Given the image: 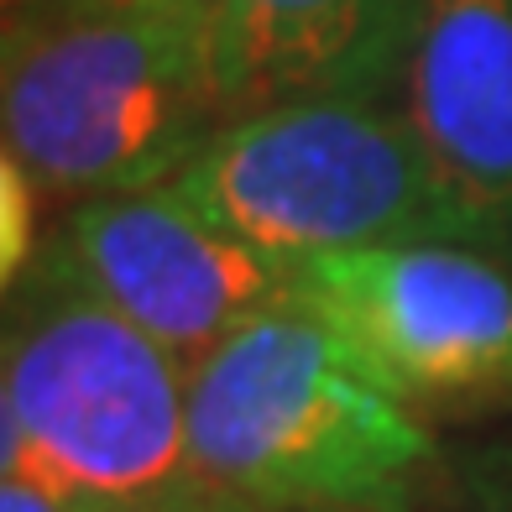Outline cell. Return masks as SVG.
<instances>
[{"label":"cell","instance_id":"cell-1","mask_svg":"<svg viewBox=\"0 0 512 512\" xmlns=\"http://www.w3.org/2000/svg\"><path fill=\"white\" fill-rule=\"evenodd\" d=\"M194 486L225 512H413L434 445L309 298H277L189 366Z\"/></svg>","mask_w":512,"mask_h":512},{"label":"cell","instance_id":"cell-2","mask_svg":"<svg viewBox=\"0 0 512 512\" xmlns=\"http://www.w3.org/2000/svg\"><path fill=\"white\" fill-rule=\"evenodd\" d=\"M0 471L95 512L199 497L189 371L37 256L6 288Z\"/></svg>","mask_w":512,"mask_h":512},{"label":"cell","instance_id":"cell-3","mask_svg":"<svg viewBox=\"0 0 512 512\" xmlns=\"http://www.w3.org/2000/svg\"><path fill=\"white\" fill-rule=\"evenodd\" d=\"M6 157L42 194L157 189L230 121L215 16L27 6L0 68Z\"/></svg>","mask_w":512,"mask_h":512},{"label":"cell","instance_id":"cell-4","mask_svg":"<svg viewBox=\"0 0 512 512\" xmlns=\"http://www.w3.org/2000/svg\"><path fill=\"white\" fill-rule=\"evenodd\" d=\"M215 225L283 262L403 241H481L403 110L309 95L230 115L168 178Z\"/></svg>","mask_w":512,"mask_h":512},{"label":"cell","instance_id":"cell-5","mask_svg":"<svg viewBox=\"0 0 512 512\" xmlns=\"http://www.w3.org/2000/svg\"><path fill=\"white\" fill-rule=\"evenodd\" d=\"M293 293L398 403L434 413L512 403V277L465 241L304 256Z\"/></svg>","mask_w":512,"mask_h":512},{"label":"cell","instance_id":"cell-6","mask_svg":"<svg viewBox=\"0 0 512 512\" xmlns=\"http://www.w3.org/2000/svg\"><path fill=\"white\" fill-rule=\"evenodd\" d=\"M42 256L152 335L183 371L293 293V262L230 236L168 183L84 199Z\"/></svg>","mask_w":512,"mask_h":512},{"label":"cell","instance_id":"cell-7","mask_svg":"<svg viewBox=\"0 0 512 512\" xmlns=\"http://www.w3.org/2000/svg\"><path fill=\"white\" fill-rule=\"evenodd\" d=\"M403 121L481 241L512 230V0H413Z\"/></svg>","mask_w":512,"mask_h":512},{"label":"cell","instance_id":"cell-8","mask_svg":"<svg viewBox=\"0 0 512 512\" xmlns=\"http://www.w3.org/2000/svg\"><path fill=\"white\" fill-rule=\"evenodd\" d=\"M413 0H220L215 53L230 115L309 100L366 95L398 84Z\"/></svg>","mask_w":512,"mask_h":512},{"label":"cell","instance_id":"cell-9","mask_svg":"<svg viewBox=\"0 0 512 512\" xmlns=\"http://www.w3.org/2000/svg\"><path fill=\"white\" fill-rule=\"evenodd\" d=\"M37 183L16 157H0V272L6 288L21 283V272L32 267V204H37Z\"/></svg>","mask_w":512,"mask_h":512},{"label":"cell","instance_id":"cell-10","mask_svg":"<svg viewBox=\"0 0 512 512\" xmlns=\"http://www.w3.org/2000/svg\"><path fill=\"white\" fill-rule=\"evenodd\" d=\"M68 11H131V16H215L220 0H42Z\"/></svg>","mask_w":512,"mask_h":512},{"label":"cell","instance_id":"cell-11","mask_svg":"<svg viewBox=\"0 0 512 512\" xmlns=\"http://www.w3.org/2000/svg\"><path fill=\"white\" fill-rule=\"evenodd\" d=\"M0 512H95V507L68 502V497H53V492L27 486V481H6V486H0Z\"/></svg>","mask_w":512,"mask_h":512},{"label":"cell","instance_id":"cell-12","mask_svg":"<svg viewBox=\"0 0 512 512\" xmlns=\"http://www.w3.org/2000/svg\"><path fill=\"white\" fill-rule=\"evenodd\" d=\"M152 512H225V507H215L209 497H189V502H168V507H152Z\"/></svg>","mask_w":512,"mask_h":512}]
</instances>
